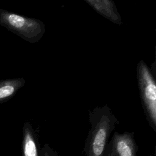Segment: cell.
I'll return each instance as SVG.
<instances>
[{"instance_id":"8","label":"cell","mask_w":156,"mask_h":156,"mask_svg":"<svg viewBox=\"0 0 156 156\" xmlns=\"http://www.w3.org/2000/svg\"><path fill=\"white\" fill-rule=\"evenodd\" d=\"M39 156H58V155L48 144H45L44 147L40 149Z\"/></svg>"},{"instance_id":"6","label":"cell","mask_w":156,"mask_h":156,"mask_svg":"<svg viewBox=\"0 0 156 156\" xmlns=\"http://www.w3.org/2000/svg\"><path fill=\"white\" fill-rule=\"evenodd\" d=\"M26 83L23 77L12 78L0 80V104L13 98Z\"/></svg>"},{"instance_id":"2","label":"cell","mask_w":156,"mask_h":156,"mask_svg":"<svg viewBox=\"0 0 156 156\" xmlns=\"http://www.w3.org/2000/svg\"><path fill=\"white\" fill-rule=\"evenodd\" d=\"M155 65L150 68L140 60L136 66V79L141 105L146 118L156 132V80Z\"/></svg>"},{"instance_id":"1","label":"cell","mask_w":156,"mask_h":156,"mask_svg":"<svg viewBox=\"0 0 156 156\" xmlns=\"http://www.w3.org/2000/svg\"><path fill=\"white\" fill-rule=\"evenodd\" d=\"M91 129L88 132L84 151L87 156H104L108 140L119 123L111 108L105 105L96 107L89 113Z\"/></svg>"},{"instance_id":"4","label":"cell","mask_w":156,"mask_h":156,"mask_svg":"<svg viewBox=\"0 0 156 156\" xmlns=\"http://www.w3.org/2000/svg\"><path fill=\"white\" fill-rule=\"evenodd\" d=\"M137 150L133 132H115L107 144L104 156H137Z\"/></svg>"},{"instance_id":"3","label":"cell","mask_w":156,"mask_h":156,"mask_svg":"<svg viewBox=\"0 0 156 156\" xmlns=\"http://www.w3.org/2000/svg\"><path fill=\"white\" fill-rule=\"evenodd\" d=\"M0 25L30 43L38 42L45 33L40 20L26 17L0 9Z\"/></svg>"},{"instance_id":"7","label":"cell","mask_w":156,"mask_h":156,"mask_svg":"<svg viewBox=\"0 0 156 156\" xmlns=\"http://www.w3.org/2000/svg\"><path fill=\"white\" fill-rule=\"evenodd\" d=\"M23 151L24 156H39L37 139L29 122H26L23 126Z\"/></svg>"},{"instance_id":"5","label":"cell","mask_w":156,"mask_h":156,"mask_svg":"<svg viewBox=\"0 0 156 156\" xmlns=\"http://www.w3.org/2000/svg\"><path fill=\"white\" fill-rule=\"evenodd\" d=\"M98 13L115 24L121 26L122 21L114 1L111 0H85Z\"/></svg>"}]
</instances>
